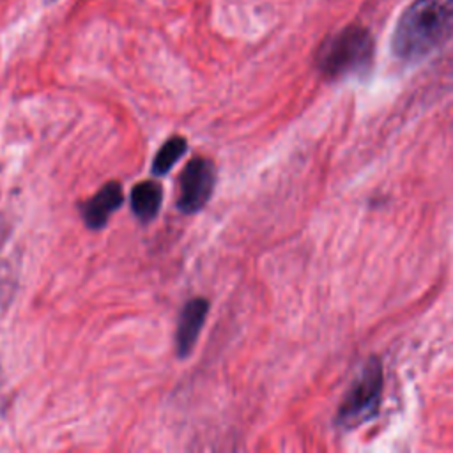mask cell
<instances>
[{
    "instance_id": "obj_1",
    "label": "cell",
    "mask_w": 453,
    "mask_h": 453,
    "mask_svg": "<svg viewBox=\"0 0 453 453\" xmlns=\"http://www.w3.org/2000/svg\"><path fill=\"white\" fill-rule=\"evenodd\" d=\"M453 35V0H414L400 16L391 50L402 60H418Z\"/></svg>"
},
{
    "instance_id": "obj_2",
    "label": "cell",
    "mask_w": 453,
    "mask_h": 453,
    "mask_svg": "<svg viewBox=\"0 0 453 453\" xmlns=\"http://www.w3.org/2000/svg\"><path fill=\"white\" fill-rule=\"evenodd\" d=\"M373 58V39L361 25H349L324 39L315 64L326 78H345L365 73Z\"/></svg>"
},
{
    "instance_id": "obj_3",
    "label": "cell",
    "mask_w": 453,
    "mask_h": 453,
    "mask_svg": "<svg viewBox=\"0 0 453 453\" xmlns=\"http://www.w3.org/2000/svg\"><path fill=\"white\" fill-rule=\"evenodd\" d=\"M382 382V365L379 357H370L345 393L336 412V425L343 430H350L370 421L380 405Z\"/></svg>"
},
{
    "instance_id": "obj_4",
    "label": "cell",
    "mask_w": 453,
    "mask_h": 453,
    "mask_svg": "<svg viewBox=\"0 0 453 453\" xmlns=\"http://www.w3.org/2000/svg\"><path fill=\"white\" fill-rule=\"evenodd\" d=\"M216 184V168L205 157H193L179 177L177 205L182 212L200 211L211 198Z\"/></svg>"
},
{
    "instance_id": "obj_5",
    "label": "cell",
    "mask_w": 453,
    "mask_h": 453,
    "mask_svg": "<svg viewBox=\"0 0 453 453\" xmlns=\"http://www.w3.org/2000/svg\"><path fill=\"white\" fill-rule=\"evenodd\" d=\"M207 311H209V303L202 297L191 299L184 304L179 315L177 331H175V347L180 357H186L193 350L198 333L207 317Z\"/></svg>"
},
{
    "instance_id": "obj_6",
    "label": "cell",
    "mask_w": 453,
    "mask_h": 453,
    "mask_svg": "<svg viewBox=\"0 0 453 453\" xmlns=\"http://www.w3.org/2000/svg\"><path fill=\"white\" fill-rule=\"evenodd\" d=\"M124 200L122 186L115 180L104 184L90 200L81 205V216L88 228L99 230L106 225L111 212L120 207Z\"/></svg>"
},
{
    "instance_id": "obj_7",
    "label": "cell",
    "mask_w": 453,
    "mask_h": 453,
    "mask_svg": "<svg viewBox=\"0 0 453 453\" xmlns=\"http://www.w3.org/2000/svg\"><path fill=\"white\" fill-rule=\"evenodd\" d=\"M161 198L163 191L157 182L142 180L131 189V209L138 219L150 221L159 212Z\"/></svg>"
},
{
    "instance_id": "obj_8",
    "label": "cell",
    "mask_w": 453,
    "mask_h": 453,
    "mask_svg": "<svg viewBox=\"0 0 453 453\" xmlns=\"http://www.w3.org/2000/svg\"><path fill=\"white\" fill-rule=\"evenodd\" d=\"M188 143L182 136H172L165 142V145L157 150L154 161H152V172L156 175H165L172 170V166L177 163V159L186 152Z\"/></svg>"
}]
</instances>
